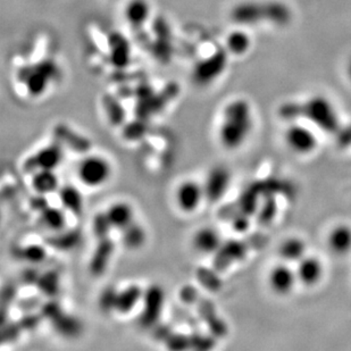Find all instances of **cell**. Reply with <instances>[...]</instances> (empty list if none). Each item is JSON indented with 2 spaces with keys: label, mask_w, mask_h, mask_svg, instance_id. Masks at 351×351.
Returning <instances> with one entry per match:
<instances>
[{
  "label": "cell",
  "mask_w": 351,
  "mask_h": 351,
  "mask_svg": "<svg viewBox=\"0 0 351 351\" xmlns=\"http://www.w3.org/2000/svg\"><path fill=\"white\" fill-rule=\"evenodd\" d=\"M193 245L195 249L204 254H212L219 250V247L222 245V241L219 238V233L215 230L210 228H204L199 230L193 237Z\"/></svg>",
  "instance_id": "22"
},
{
  "label": "cell",
  "mask_w": 351,
  "mask_h": 351,
  "mask_svg": "<svg viewBox=\"0 0 351 351\" xmlns=\"http://www.w3.org/2000/svg\"><path fill=\"white\" fill-rule=\"evenodd\" d=\"M60 202L70 212L75 215H81L83 210V199L79 190L74 186H66L62 188L60 191Z\"/></svg>",
  "instance_id": "30"
},
{
  "label": "cell",
  "mask_w": 351,
  "mask_h": 351,
  "mask_svg": "<svg viewBox=\"0 0 351 351\" xmlns=\"http://www.w3.org/2000/svg\"><path fill=\"white\" fill-rule=\"evenodd\" d=\"M250 46H252V40L243 31H233L226 38V48L229 53L232 55H237V56L245 55Z\"/></svg>",
  "instance_id": "29"
},
{
  "label": "cell",
  "mask_w": 351,
  "mask_h": 351,
  "mask_svg": "<svg viewBox=\"0 0 351 351\" xmlns=\"http://www.w3.org/2000/svg\"><path fill=\"white\" fill-rule=\"evenodd\" d=\"M173 332L174 331L169 324H157L154 326L153 335L157 341L165 342Z\"/></svg>",
  "instance_id": "47"
},
{
  "label": "cell",
  "mask_w": 351,
  "mask_h": 351,
  "mask_svg": "<svg viewBox=\"0 0 351 351\" xmlns=\"http://www.w3.org/2000/svg\"><path fill=\"white\" fill-rule=\"evenodd\" d=\"M180 300L184 304V305L195 306V302L200 298L198 290L191 285H186L182 288L180 289L179 292Z\"/></svg>",
  "instance_id": "43"
},
{
  "label": "cell",
  "mask_w": 351,
  "mask_h": 351,
  "mask_svg": "<svg viewBox=\"0 0 351 351\" xmlns=\"http://www.w3.org/2000/svg\"><path fill=\"white\" fill-rule=\"evenodd\" d=\"M114 243L110 238L101 239L98 242L91 261H90V272L95 276L103 275L106 271L110 257L113 255Z\"/></svg>",
  "instance_id": "20"
},
{
  "label": "cell",
  "mask_w": 351,
  "mask_h": 351,
  "mask_svg": "<svg viewBox=\"0 0 351 351\" xmlns=\"http://www.w3.org/2000/svg\"><path fill=\"white\" fill-rule=\"evenodd\" d=\"M193 80L199 86H207L226 72L229 63V51L226 47L216 45L208 34H200L191 43H186Z\"/></svg>",
  "instance_id": "3"
},
{
  "label": "cell",
  "mask_w": 351,
  "mask_h": 351,
  "mask_svg": "<svg viewBox=\"0 0 351 351\" xmlns=\"http://www.w3.org/2000/svg\"><path fill=\"white\" fill-rule=\"evenodd\" d=\"M99 38L100 45L95 39L88 43V60L93 69L96 70L113 71L110 79L126 73L131 64V43L129 39L117 31L107 30L100 27L93 30Z\"/></svg>",
  "instance_id": "2"
},
{
  "label": "cell",
  "mask_w": 351,
  "mask_h": 351,
  "mask_svg": "<svg viewBox=\"0 0 351 351\" xmlns=\"http://www.w3.org/2000/svg\"><path fill=\"white\" fill-rule=\"evenodd\" d=\"M252 129V108L248 101L235 99L223 110V122L219 138L229 149L241 146Z\"/></svg>",
  "instance_id": "5"
},
{
  "label": "cell",
  "mask_w": 351,
  "mask_h": 351,
  "mask_svg": "<svg viewBox=\"0 0 351 351\" xmlns=\"http://www.w3.org/2000/svg\"><path fill=\"white\" fill-rule=\"evenodd\" d=\"M149 132L148 121L136 119L133 122L128 123L123 128V136L129 141L143 139L147 133Z\"/></svg>",
  "instance_id": "35"
},
{
  "label": "cell",
  "mask_w": 351,
  "mask_h": 351,
  "mask_svg": "<svg viewBox=\"0 0 351 351\" xmlns=\"http://www.w3.org/2000/svg\"><path fill=\"white\" fill-rule=\"evenodd\" d=\"M283 115L293 117L295 115L306 117L315 125L328 132H335L339 128L337 110L330 100L325 97L315 96L302 105H287L281 108Z\"/></svg>",
  "instance_id": "6"
},
{
  "label": "cell",
  "mask_w": 351,
  "mask_h": 351,
  "mask_svg": "<svg viewBox=\"0 0 351 351\" xmlns=\"http://www.w3.org/2000/svg\"><path fill=\"white\" fill-rule=\"evenodd\" d=\"M281 262L297 264L307 255V245L300 237H289L280 243L278 249Z\"/></svg>",
  "instance_id": "19"
},
{
  "label": "cell",
  "mask_w": 351,
  "mask_h": 351,
  "mask_svg": "<svg viewBox=\"0 0 351 351\" xmlns=\"http://www.w3.org/2000/svg\"><path fill=\"white\" fill-rule=\"evenodd\" d=\"M17 256L27 262L41 263L46 258L47 252L43 247L39 245H30L24 248L17 249Z\"/></svg>",
  "instance_id": "37"
},
{
  "label": "cell",
  "mask_w": 351,
  "mask_h": 351,
  "mask_svg": "<svg viewBox=\"0 0 351 351\" xmlns=\"http://www.w3.org/2000/svg\"><path fill=\"white\" fill-rule=\"evenodd\" d=\"M164 291L159 285H152L143 295V309L139 322L143 328H154L158 324L164 305Z\"/></svg>",
  "instance_id": "9"
},
{
  "label": "cell",
  "mask_w": 351,
  "mask_h": 351,
  "mask_svg": "<svg viewBox=\"0 0 351 351\" xmlns=\"http://www.w3.org/2000/svg\"><path fill=\"white\" fill-rule=\"evenodd\" d=\"M41 222L43 223V226L49 228L50 230L60 231L64 229L66 219L60 209L48 206L45 210L41 212Z\"/></svg>",
  "instance_id": "34"
},
{
  "label": "cell",
  "mask_w": 351,
  "mask_h": 351,
  "mask_svg": "<svg viewBox=\"0 0 351 351\" xmlns=\"http://www.w3.org/2000/svg\"><path fill=\"white\" fill-rule=\"evenodd\" d=\"M202 195H205L204 190L197 183L193 181L182 183L176 195L180 208L184 212H193L202 202Z\"/></svg>",
  "instance_id": "21"
},
{
  "label": "cell",
  "mask_w": 351,
  "mask_h": 351,
  "mask_svg": "<svg viewBox=\"0 0 351 351\" xmlns=\"http://www.w3.org/2000/svg\"><path fill=\"white\" fill-rule=\"evenodd\" d=\"M47 245L60 252H66L75 248L81 241V233L79 230H71L60 234L51 235L45 240Z\"/></svg>",
  "instance_id": "24"
},
{
  "label": "cell",
  "mask_w": 351,
  "mask_h": 351,
  "mask_svg": "<svg viewBox=\"0 0 351 351\" xmlns=\"http://www.w3.org/2000/svg\"><path fill=\"white\" fill-rule=\"evenodd\" d=\"M166 347L169 350L181 351L193 349V335H180L173 332L165 342Z\"/></svg>",
  "instance_id": "36"
},
{
  "label": "cell",
  "mask_w": 351,
  "mask_h": 351,
  "mask_svg": "<svg viewBox=\"0 0 351 351\" xmlns=\"http://www.w3.org/2000/svg\"><path fill=\"white\" fill-rule=\"evenodd\" d=\"M37 288L43 295L53 298L60 292V275L56 271H48V272L40 274L37 282Z\"/></svg>",
  "instance_id": "32"
},
{
  "label": "cell",
  "mask_w": 351,
  "mask_h": 351,
  "mask_svg": "<svg viewBox=\"0 0 351 351\" xmlns=\"http://www.w3.org/2000/svg\"><path fill=\"white\" fill-rule=\"evenodd\" d=\"M43 318L41 314H32V313H30V314L22 316L17 322H19V324H20L22 330H34L40 324V322H41Z\"/></svg>",
  "instance_id": "45"
},
{
  "label": "cell",
  "mask_w": 351,
  "mask_h": 351,
  "mask_svg": "<svg viewBox=\"0 0 351 351\" xmlns=\"http://www.w3.org/2000/svg\"><path fill=\"white\" fill-rule=\"evenodd\" d=\"M326 247L332 255L347 257L351 254V226L348 223H338L332 228L326 238Z\"/></svg>",
  "instance_id": "13"
},
{
  "label": "cell",
  "mask_w": 351,
  "mask_h": 351,
  "mask_svg": "<svg viewBox=\"0 0 351 351\" xmlns=\"http://www.w3.org/2000/svg\"><path fill=\"white\" fill-rule=\"evenodd\" d=\"M77 173L84 184L98 186L106 182L110 174V167L105 159L97 156L88 157L80 164Z\"/></svg>",
  "instance_id": "11"
},
{
  "label": "cell",
  "mask_w": 351,
  "mask_h": 351,
  "mask_svg": "<svg viewBox=\"0 0 351 351\" xmlns=\"http://www.w3.org/2000/svg\"><path fill=\"white\" fill-rule=\"evenodd\" d=\"M154 15L155 12L148 0H130L124 8V20L133 32L145 27Z\"/></svg>",
  "instance_id": "14"
},
{
  "label": "cell",
  "mask_w": 351,
  "mask_h": 351,
  "mask_svg": "<svg viewBox=\"0 0 351 351\" xmlns=\"http://www.w3.org/2000/svg\"><path fill=\"white\" fill-rule=\"evenodd\" d=\"M172 316L176 318V321L184 323L189 328L197 331L200 318L195 317V315L191 314L189 311H186V309L182 308V307H179V306H174L172 308Z\"/></svg>",
  "instance_id": "42"
},
{
  "label": "cell",
  "mask_w": 351,
  "mask_h": 351,
  "mask_svg": "<svg viewBox=\"0 0 351 351\" xmlns=\"http://www.w3.org/2000/svg\"><path fill=\"white\" fill-rule=\"evenodd\" d=\"M22 331L23 330L19 324V322H6V323L1 324L0 342L1 343H8V342L15 341L20 337Z\"/></svg>",
  "instance_id": "40"
},
{
  "label": "cell",
  "mask_w": 351,
  "mask_h": 351,
  "mask_svg": "<svg viewBox=\"0 0 351 351\" xmlns=\"http://www.w3.org/2000/svg\"><path fill=\"white\" fill-rule=\"evenodd\" d=\"M217 273L216 269L200 266L195 271V278L207 291L217 292L222 289V280Z\"/></svg>",
  "instance_id": "31"
},
{
  "label": "cell",
  "mask_w": 351,
  "mask_h": 351,
  "mask_svg": "<svg viewBox=\"0 0 351 351\" xmlns=\"http://www.w3.org/2000/svg\"><path fill=\"white\" fill-rule=\"evenodd\" d=\"M295 273L300 285L307 288L316 287L324 278L325 267L321 258L307 255L295 264Z\"/></svg>",
  "instance_id": "12"
},
{
  "label": "cell",
  "mask_w": 351,
  "mask_h": 351,
  "mask_svg": "<svg viewBox=\"0 0 351 351\" xmlns=\"http://www.w3.org/2000/svg\"><path fill=\"white\" fill-rule=\"evenodd\" d=\"M348 74H349V77H350V79H351V60L348 64Z\"/></svg>",
  "instance_id": "50"
},
{
  "label": "cell",
  "mask_w": 351,
  "mask_h": 351,
  "mask_svg": "<svg viewBox=\"0 0 351 351\" xmlns=\"http://www.w3.org/2000/svg\"><path fill=\"white\" fill-rule=\"evenodd\" d=\"M143 297V290L138 285H130L124 289L123 291L119 292L117 295V306L115 311L125 314L132 311L136 307Z\"/></svg>",
  "instance_id": "25"
},
{
  "label": "cell",
  "mask_w": 351,
  "mask_h": 351,
  "mask_svg": "<svg viewBox=\"0 0 351 351\" xmlns=\"http://www.w3.org/2000/svg\"><path fill=\"white\" fill-rule=\"evenodd\" d=\"M10 70L14 81L23 86L29 96H43L50 83L56 84L63 77L53 37L45 32L34 34L10 56Z\"/></svg>",
  "instance_id": "1"
},
{
  "label": "cell",
  "mask_w": 351,
  "mask_h": 351,
  "mask_svg": "<svg viewBox=\"0 0 351 351\" xmlns=\"http://www.w3.org/2000/svg\"><path fill=\"white\" fill-rule=\"evenodd\" d=\"M104 108L107 114V119L113 126H121L125 122V110L119 101V97L106 93L103 98Z\"/></svg>",
  "instance_id": "26"
},
{
  "label": "cell",
  "mask_w": 351,
  "mask_h": 351,
  "mask_svg": "<svg viewBox=\"0 0 351 351\" xmlns=\"http://www.w3.org/2000/svg\"><path fill=\"white\" fill-rule=\"evenodd\" d=\"M31 208L34 210H39L40 213L45 210L48 207V202L43 195H36L34 198L30 199Z\"/></svg>",
  "instance_id": "49"
},
{
  "label": "cell",
  "mask_w": 351,
  "mask_h": 351,
  "mask_svg": "<svg viewBox=\"0 0 351 351\" xmlns=\"http://www.w3.org/2000/svg\"><path fill=\"white\" fill-rule=\"evenodd\" d=\"M267 282L275 295L280 297L291 295L299 283L295 267H292L289 263H278L269 271Z\"/></svg>",
  "instance_id": "8"
},
{
  "label": "cell",
  "mask_w": 351,
  "mask_h": 351,
  "mask_svg": "<svg viewBox=\"0 0 351 351\" xmlns=\"http://www.w3.org/2000/svg\"><path fill=\"white\" fill-rule=\"evenodd\" d=\"M62 158H63V150L60 143H53L40 150L39 153L34 156L29 157L23 164L24 172L34 174L43 169L53 171L60 165Z\"/></svg>",
  "instance_id": "10"
},
{
  "label": "cell",
  "mask_w": 351,
  "mask_h": 351,
  "mask_svg": "<svg viewBox=\"0 0 351 351\" xmlns=\"http://www.w3.org/2000/svg\"><path fill=\"white\" fill-rule=\"evenodd\" d=\"M231 176L226 167L219 166L213 169L206 180L204 193L209 202H219L222 198L226 190L229 189Z\"/></svg>",
  "instance_id": "17"
},
{
  "label": "cell",
  "mask_w": 351,
  "mask_h": 351,
  "mask_svg": "<svg viewBox=\"0 0 351 351\" xmlns=\"http://www.w3.org/2000/svg\"><path fill=\"white\" fill-rule=\"evenodd\" d=\"M39 276L40 273L38 272L37 269H27L21 274V281L25 285H37Z\"/></svg>",
  "instance_id": "48"
},
{
  "label": "cell",
  "mask_w": 351,
  "mask_h": 351,
  "mask_svg": "<svg viewBox=\"0 0 351 351\" xmlns=\"http://www.w3.org/2000/svg\"><path fill=\"white\" fill-rule=\"evenodd\" d=\"M60 313H63V309L60 307V304L55 300H50L40 307V314L49 322L53 321V318L58 316Z\"/></svg>",
  "instance_id": "44"
},
{
  "label": "cell",
  "mask_w": 351,
  "mask_h": 351,
  "mask_svg": "<svg viewBox=\"0 0 351 351\" xmlns=\"http://www.w3.org/2000/svg\"><path fill=\"white\" fill-rule=\"evenodd\" d=\"M285 143L295 155L308 156L317 149L318 138L308 126L295 123L285 130Z\"/></svg>",
  "instance_id": "7"
},
{
  "label": "cell",
  "mask_w": 351,
  "mask_h": 351,
  "mask_svg": "<svg viewBox=\"0 0 351 351\" xmlns=\"http://www.w3.org/2000/svg\"><path fill=\"white\" fill-rule=\"evenodd\" d=\"M146 240V233L139 224L131 223L123 229V242L126 247L131 249L139 248Z\"/></svg>",
  "instance_id": "33"
},
{
  "label": "cell",
  "mask_w": 351,
  "mask_h": 351,
  "mask_svg": "<svg viewBox=\"0 0 351 351\" xmlns=\"http://www.w3.org/2000/svg\"><path fill=\"white\" fill-rule=\"evenodd\" d=\"M53 136L56 138L57 143L65 145L75 153L86 154L91 148V143L84 136H80L75 131L70 129L65 124H57L53 128Z\"/></svg>",
  "instance_id": "18"
},
{
  "label": "cell",
  "mask_w": 351,
  "mask_h": 351,
  "mask_svg": "<svg viewBox=\"0 0 351 351\" xmlns=\"http://www.w3.org/2000/svg\"><path fill=\"white\" fill-rule=\"evenodd\" d=\"M17 308L25 313H31L34 309L41 307V299L39 297H29V298L21 299L16 302Z\"/></svg>",
  "instance_id": "46"
},
{
  "label": "cell",
  "mask_w": 351,
  "mask_h": 351,
  "mask_svg": "<svg viewBox=\"0 0 351 351\" xmlns=\"http://www.w3.org/2000/svg\"><path fill=\"white\" fill-rule=\"evenodd\" d=\"M119 292L113 287H107L99 297V307L103 312L108 313L115 311Z\"/></svg>",
  "instance_id": "41"
},
{
  "label": "cell",
  "mask_w": 351,
  "mask_h": 351,
  "mask_svg": "<svg viewBox=\"0 0 351 351\" xmlns=\"http://www.w3.org/2000/svg\"><path fill=\"white\" fill-rule=\"evenodd\" d=\"M247 252V243L241 241H231L222 243L219 250L215 252L213 261V269L217 272H223L233 263L238 262Z\"/></svg>",
  "instance_id": "16"
},
{
  "label": "cell",
  "mask_w": 351,
  "mask_h": 351,
  "mask_svg": "<svg viewBox=\"0 0 351 351\" xmlns=\"http://www.w3.org/2000/svg\"><path fill=\"white\" fill-rule=\"evenodd\" d=\"M231 20L240 25H257L262 22L283 27L291 21V10L285 3L276 0L245 1L231 10Z\"/></svg>",
  "instance_id": "4"
},
{
  "label": "cell",
  "mask_w": 351,
  "mask_h": 351,
  "mask_svg": "<svg viewBox=\"0 0 351 351\" xmlns=\"http://www.w3.org/2000/svg\"><path fill=\"white\" fill-rule=\"evenodd\" d=\"M106 213L112 226L117 229H125L126 226L132 223V209L124 202L114 204Z\"/></svg>",
  "instance_id": "27"
},
{
  "label": "cell",
  "mask_w": 351,
  "mask_h": 351,
  "mask_svg": "<svg viewBox=\"0 0 351 351\" xmlns=\"http://www.w3.org/2000/svg\"><path fill=\"white\" fill-rule=\"evenodd\" d=\"M32 186L39 195H46V193H53L57 189L58 179L53 171L43 169V171L34 173Z\"/></svg>",
  "instance_id": "28"
},
{
  "label": "cell",
  "mask_w": 351,
  "mask_h": 351,
  "mask_svg": "<svg viewBox=\"0 0 351 351\" xmlns=\"http://www.w3.org/2000/svg\"><path fill=\"white\" fill-rule=\"evenodd\" d=\"M113 228L107 213H98L93 219V233L98 240L110 238V229Z\"/></svg>",
  "instance_id": "39"
},
{
  "label": "cell",
  "mask_w": 351,
  "mask_h": 351,
  "mask_svg": "<svg viewBox=\"0 0 351 351\" xmlns=\"http://www.w3.org/2000/svg\"><path fill=\"white\" fill-rule=\"evenodd\" d=\"M195 307L200 321L207 325L212 335L216 338H222L226 335L228 328H226V323L219 318V315L216 313L215 306L209 299L204 298L200 295V298L195 304Z\"/></svg>",
  "instance_id": "15"
},
{
  "label": "cell",
  "mask_w": 351,
  "mask_h": 351,
  "mask_svg": "<svg viewBox=\"0 0 351 351\" xmlns=\"http://www.w3.org/2000/svg\"><path fill=\"white\" fill-rule=\"evenodd\" d=\"M50 323L60 335L67 337V338L77 337L82 332V324L80 323L79 319L65 314L64 312L60 313Z\"/></svg>",
  "instance_id": "23"
},
{
  "label": "cell",
  "mask_w": 351,
  "mask_h": 351,
  "mask_svg": "<svg viewBox=\"0 0 351 351\" xmlns=\"http://www.w3.org/2000/svg\"><path fill=\"white\" fill-rule=\"evenodd\" d=\"M17 288L14 283H7V285H3V291H1V304H0V306H1V311H0L1 321H0V324L6 323L7 311L10 308V305L15 302Z\"/></svg>",
  "instance_id": "38"
}]
</instances>
